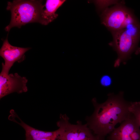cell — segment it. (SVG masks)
<instances>
[{
  "label": "cell",
  "instance_id": "obj_2",
  "mask_svg": "<svg viewBox=\"0 0 140 140\" xmlns=\"http://www.w3.org/2000/svg\"><path fill=\"white\" fill-rule=\"evenodd\" d=\"M111 33L113 40L109 44L117 54L114 65L117 67L121 62L124 64L132 53L140 49L138 45L140 39V23L136 18L123 29Z\"/></svg>",
  "mask_w": 140,
  "mask_h": 140
},
{
  "label": "cell",
  "instance_id": "obj_12",
  "mask_svg": "<svg viewBox=\"0 0 140 140\" xmlns=\"http://www.w3.org/2000/svg\"><path fill=\"white\" fill-rule=\"evenodd\" d=\"M120 2L116 0H97L94 3L98 10L101 12L111 5L117 4Z\"/></svg>",
  "mask_w": 140,
  "mask_h": 140
},
{
  "label": "cell",
  "instance_id": "obj_13",
  "mask_svg": "<svg viewBox=\"0 0 140 140\" xmlns=\"http://www.w3.org/2000/svg\"><path fill=\"white\" fill-rule=\"evenodd\" d=\"M100 82L102 86L104 87H108L110 86L112 84V79L110 76L105 74L101 77Z\"/></svg>",
  "mask_w": 140,
  "mask_h": 140
},
{
  "label": "cell",
  "instance_id": "obj_5",
  "mask_svg": "<svg viewBox=\"0 0 140 140\" xmlns=\"http://www.w3.org/2000/svg\"><path fill=\"white\" fill-rule=\"evenodd\" d=\"M124 4V1H121L101 11V23L111 32L123 29L135 17Z\"/></svg>",
  "mask_w": 140,
  "mask_h": 140
},
{
  "label": "cell",
  "instance_id": "obj_11",
  "mask_svg": "<svg viewBox=\"0 0 140 140\" xmlns=\"http://www.w3.org/2000/svg\"><path fill=\"white\" fill-rule=\"evenodd\" d=\"M129 111L135 117L140 128V101L131 102Z\"/></svg>",
  "mask_w": 140,
  "mask_h": 140
},
{
  "label": "cell",
  "instance_id": "obj_4",
  "mask_svg": "<svg viewBox=\"0 0 140 140\" xmlns=\"http://www.w3.org/2000/svg\"><path fill=\"white\" fill-rule=\"evenodd\" d=\"M66 115L60 114L57 125L56 140H101L95 135L87 124H83L78 121L76 124L69 122Z\"/></svg>",
  "mask_w": 140,
  "mask_h": 140
},
{
  "label": "cell",
  "instance_id": "obj_15",
  "mask_svg": "<svg viewBox=\"0 0 140 140\" xmlns=\"http://www.w3.org/2000/svg\"><path fill=\"white\" fill-rule=\"evenodd\" d=\"M26 137V139L25 140H31L30 139V138H28V137Z\"/></svg>",
  "mask_w": 140,
  "mask_h": 140
},
{
  "label": "cell",
  "instance_id": "obj_10",
  "mask_svg": "<svg viewBox=\"0 0 140 140\" xmlns=\"http://www.w3.org/2000/svg\"><path fill=\"white\" fill-rule=\"evenodd\" d=\"M64 0H47L42 13L40 23L47 25L56 19L58 16L56 13L57 9L64 3Z\"/></svg>",
  "mask_w": 140,
  "mask_h": 140
},
{
  "label": "cell",
  "instance_id": "obj_3",
  "mask_svg": "<svg viewBox=\"0 0 140 140\" xmlns=\"http://www.w3.org/2000/svg\"><path fill=\"white\" fill-rule=\"evenodd\" d=\"M42 0H13L8 2L6 9L10 11L11 18L9 24L5 28L9 32L13 27H21L28 23H40L44 7Z\"/></svg>",
  "mask_w": 140,
  "mask_h": 140
},
{
  "label": "cell",
  "instance_id": "obj_8",
  "mask_svg": "<svg viewBox=\"0 0 140 140\" xmlns=\"http://www.w3.org/2000/svg\"><path fill=\"white\" fill-rule=\"evenodd\" d=\"M139 127L136 118L131 114L128 119L122 122L118 127L115 128L109 134L107 140H133L132 133Z\"/></svg>",
  "mask_w": 140,
  "mask_h": 140
},
{
  "label": "cell",
  "instance_id": "obj_6",
  "mask_svg": "<svg viewBox=\"0 0 140 140\" xmlns=\"http://www.w3.org/2000/svg\"><path fill=\"white\" fill-rule=\"evenodd\" d=\"M7 36L3 42L0 50V55L4 59L2 63L1 73L9 74V71L14 63L20 62L25 59V53L30 47L23 48L13 46L9 43Z\"/></svg>",
  "mask_w": 140,
  "mask_h": 140
},
{
  "label": "cell",
  "instance_id": "obj_14",
  "mask_svg": "<svg viewBox=\"0 0 140 140\" xmlns=\"http://www.w3.org/2000/svg\"><path fill=\"white\" fill-rule=\"evenodd\" d=\"M40 140H55V139H50V138H44L43 139H40Z\"/></svg>",
  "mask_w": 140,
  "mask_h": 140
},
{
  "label": "cell",
  "instance_id": "obj_1",
  "mask_svg": "<svg viewBox=\"0 0 140 140\" xmlns=\"http://www.w3.org/2000/svg\"><path fill=\"white\" fill-rule=\"evenodd\" d=\"M123 95L122 91L117 94L109 93L107 100L101 103H98L95 98L92 99L94 111L86 118V124L101 140H104L117 123H121L130 116L129 107L131 102L125 100Z\"/></svg>",
  "mask_w": 140,
  "mask_h": 140
},
{
  "label": "cell",
  "instance_id": "obj_7",
  "mask_svg": "<svg viewBox=\"0 0 140 140\" xmlns=\"http://www.w3.org/2000/svg\"><path fill=\"white\" fill-rule=\"evenodd\" d=\"M28 80L17 73L0 74V98L11 93H21L27 91Z\"/></svg>",
  "mask_w": 140,
  "mask_h": 140
},
{
  "label": "cell",
  "instance_id": "obj_9",
  "mask_svg": "<svg viewBox=\"0 0 140 140\" xmlns=\"http://www.w3.org/2000/svg\"><path fill=\"white\" fill-rule=\"evenodd\" d=\"M10 120L20 125L25 131V137L31 140H40L46 138L56 140V130L53 131H46L34 128L24 122L15 112L12 114Z\"/></svg>",
  "mask_w": 140,
  "mask_h": 140
}]
</instances>
